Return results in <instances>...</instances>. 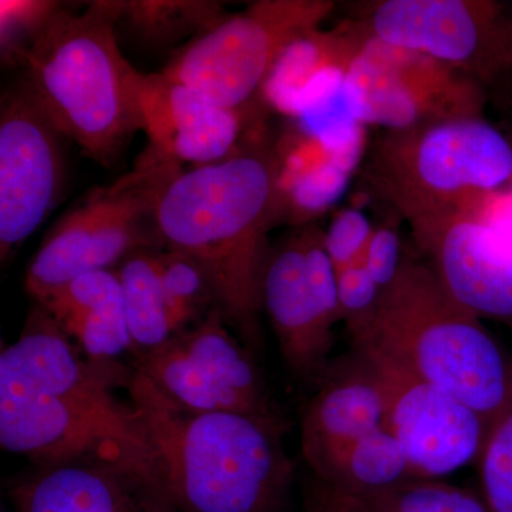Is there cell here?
<instances>
[{"instance_id": "52a82bcc", "label": "cell", "mask_w": 512, "mask_h": 512, "mask_svg": "<svg viewBox=\"0 0 512 512\" xmlns=\"http://www.w3.org/2000/svg\"><path fill=\"white\" fill-rule=\"evenodd\" d=\"M335 6L329 0H259L192 37L160 73L218 106L247 109L282 53L320 29Z\"/></svg>"}, {"instance_id": "5b68a950", "label": "cell", "mask_w": 512, "mask_h": 512, "mask_svg": "<svg viewBox=\"0 0 512 512\" xmlns=\"http://www.w3.org/2000/svg\"><path fill=\"white\" fill-rule=\"evenodd\" d=\"M363 165L367 191L407 222L512 188V146L484 117L384 130Z\"/></svg>"}, {"instance_id": "3957f363", "label": "cell", "mask_w": 512, "mask_h": 512, "mask_svg": "<svg viewBox=\"0 0 512 512\" xmlns=\"http://www.w3.org/2000/svg\"><path fill=\"white\" fill-rule=\"evenodd\" d=\"M124 12L120 0H97L82 13L60 6L15 64L62 136L103 167L144 131V74L117 43Z\"/></svg>"}, {"instance_id": "2e32d148", "label": "cell", "mask_w": 512, "mask_h": 512, "mask_svg": "<svg viewBox=\"0 0 512 512\" xmlns=\"http://www.w3.org/2000/svg\"><path fill=\"white\" fill-rule=\"evenodd\" d=\"M262 308L288 369L303 382L319 383L330 366L335 333L309 281L299 228L271 249Z\"/></svg>"}, {"instance_id": "5bb4252c", "label": "cell", "mask_w": 512, "mask_h": 512, "mask_svg": "<svg viewBox=\"0 0 512 512\" xmlns=\"http://www.w3.org/2000/svg\"><path fill=\"white\" fill-rule=\"evenodd\" d=\"M16 512H181L157 471L133 458L32 466L8 483Z\"/></svg>"}, {"instance_id": "f1b7e54d", "label": "cell", "mask_w": 512, "mask_h": 512, "mask_svg": "<svg viewBox=\"0 0 512 512\" xmlns=\"http://www.w3.org/2000/svg\"><path fill=\"white\" fill-rule=\"evenodd\" d=\"M62 3L43 0H2L0 40L3 62L16 64L20 53L29 49Z\"/></svg>"}, {"instance_id": "cb8c5ba5", "label": "cell", "mask_w": 512, "mask_h": 512, "mask_svg": "<svg viewBox=\"0 0 512 512\" xmlns=\"http://www.w3.org/2000/svg\"><path fill=\"white\" fill-rule=\"evenodd\" d=\"M158 251L160 249H140L116 268L134 346L133 356L160 348L174 336L161 288Z\"/></svg>"}, {"instance_id": "4dcf8cb0", "label": "cell", "mask_w": 512, "mask_h": 512, "mask_svg": "<svg viewBox=\"0 0 512 512\" xmlns=\"http://www.w3.org/2000/svg\"><path fill=\"white\" fill-rule=\"evenodd\" d=\"M373 229L365 212L356 208H345L333 217L325 231V247L336 274L362 259Z\"/></svg>"}, {"instance_id": "7402d4cb", "label": "cell", "mask_w": 512, "mask_h": 512, "mask_svg": "<svg viewBox=\"0 0 512 512\" xmlns=\"http://www.w3.org/2000/svg\"><path fill=\"white\" fill-rule=\"evenodd\" d=\"M131 363L133 370L146 376L164 396L184 409L198 413L235 412L256 416L239 397L224 389L198 366L175 336L160 348L133 356Z\"/></svg>"}, {"instance_id": "44dd1931", "label": "cell", "mask_w": 512, "mask_h": 512, "mask_svg": "<svg viewBox=\"0 0 512 512\" xmlns=\"http://www.w3.org/2000/svg\"><path fill=\"white\" fill-rule=\"evenodd\" d=\"M220 309L174 335L185 352L228 392L239 397L262 419L284 420L272 403L261 372L239 340L231 335Z\"/></svg>"}, {"instance_id": "d6a6232c", "label": "cell", "mask_w": 512, "mask_h": 512, "mask_svg": "<svg viewBox=\"0 0 512 512\" xmlns=\"http://www.w3.org/2000/svg\"><path fill=\"white\" fill-rule=\"evenodd\" d=\"M305 512H375L353 495L342 493L313 477L305 487Z\"/></svg>"}, {"instance_id": "277c9868", "label": "cell", "mask_w": 512, "mask_h": 512, "mask_svg": "<svg viewBox=\"0 0 512 512\" xmlns=\"http://www.w3.org/2000/svg\"><path fill=\"white\" fill-rule=\"evenodd\" d=\"M372 346L437 384L490 424L512 394V357L458 305L423 259L404 255L375 319L352 346Z\"/></svg>"}, {"instance_id": "8992f818", "label": "cell", "mask_w": 512, "mask_h": 512, "mask_svg": "<svg viewBox=\"0 0 512 512\" xmlns=\"http://www.w3.org/2000/svg\"><path fill=\"white\" fill-rule=\"evenodd\" d=\"M181 170L148 146L130 173L87 192L43 238L26 269V291L40 298L77 276L116 269L140 249H164L158 200Z\"/></svg>"}, {"instance_id": "30bf717a", "label": "cell", "mask_w": 512, "mask_h": 512, "mask_svg": "<svg viewBox=\"0 0 512 512\" xmlns=\"http://www.w3.org/2000/svg\"><path fill=\"white\" fill-rule=\"evenodd\" d=\"M352 350L382 383L384 429L402 444L414 480H440L476 463L488 427L480 414L392 356L366 345Z\"/></svg>"}, {"instance_id": "8fae6325", "label": "cell", "mask_w": 512, "mask_h": 512, "mask_svg": "<svg viewBox=\"0 0 512 512\" xmlns=\"http://www.w3.org/2000/svg\"><path fill=\"white\" fill-rule=\"evenodd\" d=\"M62 133L20 77L0 103V256L8 261L62 197Z\"/></svg>"}, {"instance_id": "ac0fdd59", "label": "cell", "mask_w": 512, "mask_h": 512, "mask_svg": "<svg viewBox=\"0 0 512 512\" xmlns=\"http://www.w3.org/2000/svg\"><path fill=\"white\" fill-rule=\"evenodd\" d=\"M87 359L114 365L134 346L116 269L77 276L35 299Z\"/></svg>"}, {"instance_id": "484cf974", "label": "cell", "mask_w": 512, "mask_h": 512, "mask_svg": "<svg viewBox=\"0 0 512 512\" xmlns=\"http://www.w3.org/2000/svg\"><path fill=\"white\" fill-rule=\"evenodd\" d=\"M215 2H126L127 19L141 39L171 42L188 33L201 35L224 16ZM194 36V37H195Z\"/></svg>"}, {"instance_id": "9c48e42d", "label": "cell", "mask_w": 512, "mask_h": 512, "mask_svg": "<svg viewBox=\"0 0 512 512\" xmlns=\"http://www.w3.org/2000/svg\"><path fill=\"white\" fill-rule=\"evenodd\" d=\"M345 92L356 121L384 130L477 119L487 101L483 84L467 74L372 37L346 72Z\"/></svg>"}, {"instance_id": "4fadbf2b", "label": "cell", "mask_w": 512, "mask_h": 512, "mask_svg": "<svg viewBox=\"0 0 512 512\" xmlns=\"http://www.w3.org/2000/svg\"><path fill=\"white\" fill-rule=\"evenodd\" d=\"M487 202L409 225L423 261L448 295L477 318L512 329V239L485 214Z\"/></svg>"}, {"instance_id": "d6986e66", "label": "cell", "mask_w": 512, "mask_h": 512, "mask_svg": "<svg viewBox=\"0 0 512 512\" xmlns=\"http://www.w3.org/2000/svg\"><path fill=\"white\" fill-rule=\"evenodd\" d=\"M275 156L281 222H291L298 228L309 225L348 188L352 171L301 127L275 144Z\"/></svg>"}, {"instance_id": "83f0119b", "label": "cell", "mask_w": 512, "mask_h": 512, "mask_svg": "<svg viewBox=\"0 0 512 512\" xmlns=\"http://www.w3.org/2000/svg\"><path fill=\"white\" fill-rule=\"evenodd\" d=\"M481 495L491 512H512V394L488 424L476 461Z\"/></svg>"}, {"instance_id": "4316f807", "label": "cell", "mask_w": 512, "mask_h": 512, "mask_svg": "<svg viewBox=\"0 0 512 512\" xmlns=\"http://www.w3.org/2000/svg\"><path fill=\"white\" fill-rule=\"evenodd\" d=\"M360 500L375 512H491L481 493L440 480H410Z\"/></svg>"}, {"instance_id": "e0dca14e", "label": "cell", "mask_w": 512, "mask_h": 512, "mask_svg": "<svg viewBox=\"0 0 512 512\" xmlns=\"http://www.w3.org/2000/svg\"><path fill=\"white\" fill-rule=\"evenodd\" d=\"M384 420L382 383L365 357L352 350L348 359L330 363L303 413L302 456L316 473L353 441L383 429Z\"/></svg>"}, {"instance_id": "1f68e13d", "label": "cell", "mask_w": 512, "mask_h": 512, "mask_svg": "<svg viewBox=\"0 0 512 512\" xmlns=\"http://www.w3.org/2000/svg\"><path fill=\"white\" fill-rule=\"evenodd\" d=\"M403 256L399 231L393 225L373 229L362 262L382 293L396 281Z\"/></svg>"}, {"instance_id": "603a6c76", "label": "cell", "mask_w": 512, "mask_h": 512, "mask_svg": "<svg viewBox=\"0 0 512 512\" xmlns=\"http://www.w3.org/2000/svg\"><path fill=\"white\" fill-rule=\"evenodd\" d=\"M313 477L357 498L414 480L402 444L384 427L340 450Z\"/></svg>"}, {"instance_id": "7c38bea8", "label": "cell", "mask_w": 512, "mask_h": 512, "mask_svg": "<svg viewBox=\"0 0 512 512\" xmlns=\"http://www.w3.org/2000/svg\"><path fill=\"white\" fill-rule=\"evenodd\" d=\"M0 444L32 466L84 457L133 458L154 466L146 433L0 373Z\"/></svg>"}, {"instance_id": "7a4b0ae2", "label": "cell", "mask_w": 512, "mask_h": 512, "mask_svg": "<svg viewBox=\"0 0 512 512\" xmlns=\"http://www.w3.org/2000/svg\"><path fill=\"white\" fill-rule=\"evenodd\" d=\"M131 404L181 512H285L295 477L284 420L184 409L131 369Z\"/></svg>"}, {"instance_id": "ba28073f", "label": "cell", "mask_w": 512, "mask_h": 512, "mask_svg": "<svg viewBox=\"0 0 512 512\" xmlns=\"http://www.w3.org/2000/svg\"><path fill=\"white\" fill-rule=\"evenodd\" d=\"M352 19L367 36L493 83L512 69V6L494 0H377Z\"/></svg>"}, {"instance_id": "d4e9b609", "label": "cell", "mask_w": 512, "mask_h": 512, "mask_svg": "<svg viewBox=\"0 0 512 512\" xmlns=\"http://www.w3.org/2000/svg\"><path fill=\"white\" fill-rule=\"evenodd\" d=\"M157 256L168 320L173 335H178L218 308L217 296L190 256L170 249H160Z\"/></svg>"}, {"instance_id": "6da1fadb", "label": "cell", "mask_w": 512, "mask_h": 512, "mask_svg": "<svg viewBox=\"0 0 512 512\" xmlns=\"http://www.w3.org/2000/svg\"><path fill=\"white\" fill-rule=\"evenodd\" d=\"M275 144L262 117L234 153L217 163L178 171L158 200L163 248L194 259L229 325L258 340L262 284L271 255L269 232L279 220Z\"/></svg>"}, {"instance_id": "9a60e30c", "label": "cell", "mask_w": 512, "mask_h": 512, "mask_svg": "<svg viewBox=\"0 0 512 512\" xmlns=\"http://www.w3.org/2000/svg\"><path fill=\"white\" fill-rule=\"evenodd\" d=\"M258 106L234 110L173 82L161 73L144 74L141 110L150 147L177 164L217 163L234 153Z\"/></svg>"}, {"instance_id": "f546056e", "label": "cell", "mask_w": 512, "mask_h": 512, "mask_svg": "<svg viewBox=\"0 0 512 512\" xmlns=\"http://www.w3.org/2000/svg\"><path fill=\"white\" fill-rule=\"evenodd\" d=\"M340 322L348 329L350 342L366 332L379 308L382 291L362 259L338 274Z\"/></svg>"}, {"instance_id": "ffe728a7", "label": "cell", "mask_w": 512, "mask_h": 512, "mask_svg": "<svg viewBox=\"0 0 512 512\" xmlns=\"http://www.w3.org/2000/svg\"><path fill=\"white\" fill-rule=\"evenodd\" d=\"M369 39L352 18L328 32L318 29L301 37L279 57L259 97L268 109L292 117L302 94L332 70L349 69Z\"/></svg>"}]
</instances>
